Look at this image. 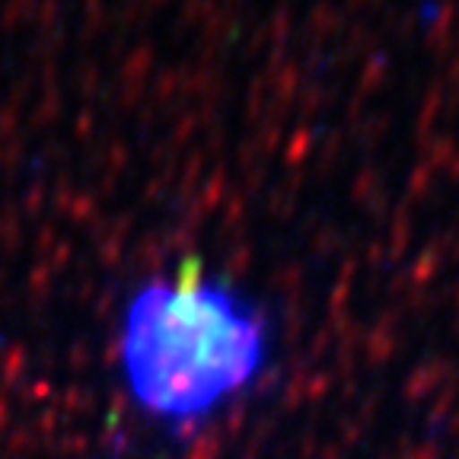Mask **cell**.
<instances>
[{
	"label": "cell",
	"instance_id": "1",
	"mask_svg": "<svg viewBox=\"0 0 459 459\" xmlns=\"http://www.w3.org/2000/svg\"><path fill=\"white\" fill-rule=\"evenodd\" d=\"M265 360V325L230 287L182 272L143 287L122 325V364L143 409L198 418L230 399Z\"/></svg>",
	"mask_w": 459,
	"mask_h": 459
}]
</instances>
